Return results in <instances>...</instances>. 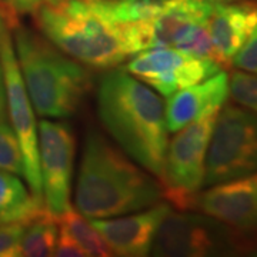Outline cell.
Masks as SVG:
<instances>
[{"instance_id": "obj_9", "label": "cell", "mask_w": 257, "mask_h": 257, "mask_svg": "<svg viewBox=\"0 0 257 257\" xmlns=\"http://www.w3.org/2000/svg\"><path fill=\"white\" fill-rule=\"evenodd\" d=\"M219 0H172L155 16L119 25L128 56L156 47H179L194 30L207 26Z\"/></svg>"}, {"instance_id": "obj_15", "label": "cell", "mask_w": 257, "mask_h": 257, "mask_svg": "<svg viewBox=\"0 0 257 257\" xmlns=\"http://www.w3.org/2000/svg\"><path fill=\"white\" fill-rule=\"evenodd\" d=\"M229 97V74L219 72L203 82L184 87L167 97L166 124L176 133L209 111L220 110Z\"/></svg>"}, {"instance_id": "obj_26", "label": "cell", "mask_w": 257, "mask_h": 257, "mask_svg": "<svg viewBox=\"0 0 257 257\" xmlns=\"http://www.w3.org/2000/svg\"><path fill=\"white\" fill-rule=\"evenodd\" d=\"M8 119V106H6V87H5V77L0 64V120Z\"/></svg>"}, {"instance_id": "obj_19", "label": "cell", "mask_w": 257, "mask_h": 257, "mask_svg": "<svg viewBox=\"0 0 257 257\" xmlns=\"http://www.w3.org/2000/svg\"><path fill=\"white\" fill-rule=\"evenodd\" d=\"M111 22L123 25L155 16L172 0H92Z\"/></svg>"}, {"instance_id": "obj_7", "label": "cell", "mask_w": 257, "mask_h": 257, "mask_svg": "<svg viewBox=\"0 0 257 257\" xmlns=\"http://www.w3.org/2000/svg\"><path fill=\"white\" fill-rule=\"evenodd\" d=\"M257 173V113L227 104L219 111L206 156L203 186Z\"/></svg>"}, {"instance_id": "obj_24", "label": "cell", "mask_w": 257, "mask_h": 257, "mask_svg": "<svg viewBox=\"0 0 257 257\" xmlns=\"http://www.w3.org/2000/svg\"><path fill=\"white\" fill-rule=\"evenodd\" d=\"M53 256L82 257L87 256V254H86V251H84L72 237H69L67 234H64V233L60 231V237H57V243H56Z\"/></svg>"}, {"instance_id": "obj_27", "label": "cell", "mask_w": 257, "mask_h": 257, "mask_svg": "<svg viewBox=\"0 0 257 257\" xmlns=\"http://www.w3.org/2000/svg\"><path fill=\"white\" fill-rule=\"evenodd\" d=\"M223 2H233V0H223Z\"/></svg>"}, {"instance_id": "obj_17", "label": "cell", "mask_w": 257, "mask_h": 257, "mask_svg": "<svg viewBox=\"0 0 257 257\" xmlns=\"http://www.w3.org/2000/svg\"><path fill=\"white\" fill-rule=\"evenodd\" d=\"M59 237V221L55 214L45 209L25 227L20 256H53Z\"/></svg>"}, {"instance_id": "obj_10", "label": "cell", "mask_w": 257, "mask_h": 257, "mask_svg": "<svg viewBox=\"0 0 257 257\" xmlns=\"http://www.w3.org/2000/svg\"><path fill=\"white\" fill-rule=\"evenodd\" d=\"M221 69L220 64L211 59L194 56L176 47L139 52L126 66L128 73L165 97L209 79Z\"/></svg>"}, {"instance_id": "obj_18", "label": "cell", "mask_w": 257, "mask_h": 257, "mask_svg": "<svg viewBox=\"0 0 257 257\" xmlns=\"http://www.w3.org/2000/svg\"><path fill=\"white\" fill-rule=\"evenodd\" d=\"M57 221L59 230L72 237L86 251L87 256H113L111 248L101 237L100 233L79 210H74L73 207L67 209L60 216H57Z\"/></svg>"}, {"instance_id": "obj_12", "label": "cell", "mask_w": 257, "mask_h": 257, "mask_svg": "<svg viewBox=\"0 0 257 257\" xmlns=\"http://www.w3.org/2000/svg\"><path fill=\"white\" fill-rule=\"evenodd\" d=\"M193 209L253 239L257 234V173L209 186L197 193Z\"/></svg>"}, {"instance_id": "obj_25", "label": "cell", "mask_w": 257, "mask_h": 257, "mask_svg": "<svg viewBox=\"0 0 257 257\" xmlns=\"http://www.w3.org/2000/svg\"><path fill=\"white\" fill-rule=\"evenodd\" d=\"M0 2L15 12H28V10H35L39 5L49 0H0Z\"/></svg>"}, {"instance_id": "obj_13", "label": "cell", "mask_w": 257, "mask_h": 257, "mask_svg": "<svg viewBox=\"0 0 257 257\" xmlns=\"http://www.w3.org/2000/svg\"><path fill=\"white\" fill-rule=\"evenodd\" d=\"M170 210V204L159 202L126 217L89 220L109 244L113 256L145 257L150 254L157 229Z\"/></svg>"}, {"instance_id": "obj_20", "label": "cell", "mask_w": 257, "mask_h": 257, "mask_svg": "<svg viewBox=\"0 0 257 257\" xmlns=\"http://www.w3.org/2000/svg\"><path fill=\"white\" fill-rule=\"evenodd\" d=\"M0 170L25 177L20 143L8 119L0 120Z\"/></svg>"}, {"instance_id": "obj_6", "label": "cell", "mask_w": 257, "mask_h": 257, "mask_svg": "<svg viewBox=\"0 0 257 257\" xmlns=\"http://www.w3.org/2000/svg\"><path fill=\"white\" fill-rule=\"evenodd\" d=\"M16 12L0 2V64L6 87V106L10 124L20 143L25 179L37 202L43 200V186L39 160V138L35 107L29 97L26 86L19 69L15 46L12 40V25L16 22Z\"/></svg>"}, {"instance_id": "obj_16", "label": "cell", "mask_w": 257, "mask_h": 257, "mask_svg": "<svg viewBox=\"0 0 257 257\" xmlns=\"http://www.w3.org/2000/svg\"><path fill=\"white\" fill-rule=\"evenodd\" d=\"M45 209V203L37 202L33 194H29L20 176L0 170V224H28Z\"/></svg>"}, {"instance_id": "obj_14", "label": "cell", "mask_w": 257, "mask_h": 257, "mask_svg": "<svg viewBox=\"0 0 257 257\" xmlns=\"http://www.w3.org/2000/svg\"><path fill=\"white\" fill-rule=\"evenodd\" d=\"M256 25L257 0H219L214 5L207 30L223 67L231 66V59L246 43Z\"/></svg>"}, {"instance_id": "obj_5", "label": "cell", "mask_w": 257, "mask_h": 257, "mask_svg": "<svg viewBox=\"0 0 257 257\" xmlns=\"http://www.w3.org/2000/svg\"><path fill=\"white\" fill-rule=\"evenodd\" d=\"M250 237L209 214L167 213L157 229L150 254L160 257L234 256L251 248Z\"/></svg>"}, {"instance_id": "obj_2", "label": "cell", "mask_w": 257, "mask_h": 257, "mask_svg": "<svg viewBox=\"0 0 257 257\" xmlns=\"http://www.w3.org/2000/svg\"><path fill=\"white\" fill-rule=\"evenodd\" d=\"M162 197L156 176L140 169L100 133L86 136L74 193L76 207L84 217L107 219L145 210Z\"/></svg>"}, {"instance_id": "obj_8", "label": "cell", "mask_w": 257, "mask_h": 257, "mask_svg": "<svg viewBox=\"0 0 257 257\" xmlns=\"http://www.w3.org/2000/svg\"><path fill=\"white\" fill-rule=\"evenodd\" d=\"M219 111H209L180 128L167 145L159 180L163 187V197L179 210L193 209L194 199L203 187L207 149Z\"/></svg>"}, {"instance_id": "obj_4", "label": "cell", "mask_w": 257, "mask_h": 257, "mask_svg": "<svg viewBox=\"0 0 257 257\" xmlns=\"http://www.w3.org/2000/svg\"><path fill=\"white\" fill-rule=\"evenodd\" d=\"M33 12L40 33L79 63L113 69L127 59L120 26L92 0H49Z\"/></svg>"}, {"instance_id": "obj_21", "label": "cell", "mask_w": 257, "mask_h": 257, "mask_svg": "<svg viewBox=\"0 0 257 257\" xmlns=\"http://www.w3.org/2000/svg\"><path fill=\"white\" fill-rule=\"evenodd\" d=\"M229 96L239 106L257 113V74L233 72L229 77Z\"/></svg>"}, {"instance_id": "obj_23", "label": "cell", "mask_w": 257, "mask_h": 257, "mask_svg": "<svg viewBox=\"0 0 257 257\" xmlns=\"http://www.w3.org/2000/svg\"><path fill=\"white\" fill-rule=\"evenodd\" d=\"M231 66L243 72L257 74V25L246 43L231 59Z\"/></svg>"}, {"instance_id": "obj_3", "label": "cell", "mask_w": 257, "mask_h": 257, "mask_svg": "<svg viewBox=\"0 0 257 257\" xmlns=\"http://www.w3.org/2000/svg\"><path fill=\"white\" fill-rule=\"evenodd\" d=\"M15 53L29 97L39 116L66 119L79 110L92 74L43 35L15 22Z\"/></svg>"}, {"instance_id": "obj_22", "label": "cell", "mask_w": 257, "mask_h": 257, "mask_svg": "<svg viewBox=\"0 0 257 257\" xmlns=\"http://www.w3.org/2000/svg\"><path fill=\"white\" fill-rule=\"evenodd\" d=\"M26 223L0 224V257L20 256L22 237Z\"/></svg>"}, {"instance_id": "obj_1", "label": "cell", "mask_w": 257, "mask_h": 257, "mask_svg": "<svg viewBox=\"0 0 257 257\" xmlns=\"http://www.w3.org/2000/svg\"><path fill=\"white\" fill-rule=\"evenodd\" d=\"M97 113L123 152L160 179L169 145L166 104L160 96L126 69H113L99 83Z\"/></svg>"}, {"instance_id": "obj_11", "label": "cell", "mask_w": 257, "mask_h": 257, "mask_svg": "<svg viewBox=\"0 0 257 257\" xmlns=\"http://www.w3.org/2000/svg\"><path fill=\"white\" fill-rule=\"evenodd\" d=\"M76 142L67 124L45 119L39 123V160L46 209L56 217L70 209Z\"/></svg>"}]
</instances>
